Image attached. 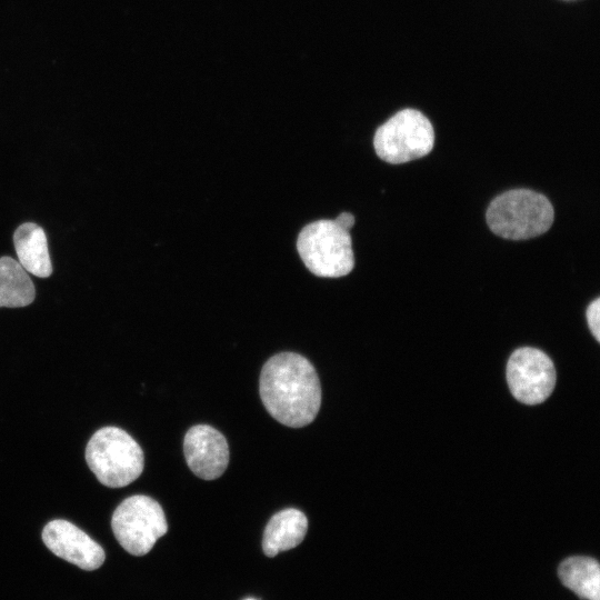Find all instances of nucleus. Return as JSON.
<instances>
[{
	"mask_svg": "<svg viewBox=\"0 0 600 600\" xmlns=\"http://www.w3.org/2000/svg\"><path fill=\"white\" fill-rule=\"evenodd\" d=\"M558 574L564 587L581 599L600 600V568L590 557H570L563 560Z\"/></svg>",
	"mask_w": 600,
	"mask_h": 600,
	"instance_id": "nucleus-12",
	"label": "nucleus"
},
{
	"mask_svg": "<svg viewBox=\"0 0 600 600\" xmlns=\"http://www.w3.org/2000/svg\"><path fill=\"white\" fill-rule=\"evenodd\" d=\"M554 211L549 199L533 190L512 189L489 204L486 220L490 230L504 239L524 240L547 232Z\"/></svg>",
	"mask_w": 600,
	"mask_h": 600,
	"instance_id": "nucleus-3",
	"label": "nucleus"
},
{
	"mask_svg": "<svg viewBox=\"0 0 600 600\" xmlns=\"http://www.w3.org/2000/svg\"><path fill=\"white\" fill-rule=\"evenodd\" d=\"M111 528L120 546L133 556L148 553L168 530L161 506L143 494L124 499L114 510Z\"/></svg>",
	"mask_w": 600,
	"mask_h": 600,
	"instance_id": "nucleus-6",
	"label": "nucleus"
},
{
	"mask_svg": "<svg viewBox=\"0 0 600 600\" xmlns=\"http://www.w3.org/2000/svg\"><path fill=\"white\" fill-rule=\"evenodd\" d=\"M506 373L512 396L529 406L547 400L556 386L552 360L543 351L531 347L519 348L511 353Z\"/></svg>",
	"mask_w": 600,
	"mask_h": 600,
	"instance_id": "nucleus-7",
	"label": "nucleus"
},
{
	"mask_svg": "<svg viewBox=\"0 0 600 600\" xmlns=\"http://www.w3.org/2000/svg\"><path fill=\"white\" fill-rule=\"evenodd\" d=\"M188 467L199 478H219L229 463V447L224 436L208 424L191 427L183 439Z\"/></svg>",
	"mask_w": 600,
	"mask_h": 600,
	"instance_id": "nucleus-9",
	"label": "nucleus"
},
{
	"mask_svg": "<svg viewBox=\"0 0 600 600\" xmlns=\"http://www.w3.org/2000/svg\"><path fill=\"white\" fill-rule=\"evenodd\" d=\"M308 530L306 514L296 509H283L268 521L262 539V549L268 557L296 548L302 542Z\"/></svg>",
	"mask_w": 600,
	"mask_h": 600,
	"instance_id": "nucleus-10",
	"label": "nucleus"
},
{
	"mask_svg": "<svg viewBox=\"0 0 600 600\" xmlns=\"http://www.w3.org/2000/svg\"><path fill=\"white\" fill-rule=\"evenodd\" d=\"M247 600H253V599H247Z\"/></svg>",
	"mask_w": 600,
	"mask_h": 600,
	"instance_id": "nucleus-15",
	"label": "nucleus"
},
{
	"mask_svg": "<svg viewBox=\"0 0 600 600\" xmlns=\"http://www.w3.org/2000/svg\"><path fill=\"white\" fill-rule=\"evenodd\" d=\"M260 397L280 423L301 428L311 423L321 406V386L311 362L294 352L271 357L260 374Z\"/></svg>",
	"mask_w": 600,
	"mask_h": 600,
	"instance_id": "nucleus-1",
	"label": "nucleus"
},
{
	"mask_svg": "<svg viewBox=\"0 0 600 600\" xmlns=\"http://www.w3.org/2000/svg\"><path fill=\"white\" fill-rule=\"evenodd\" d=\"M86 460L100 483L109 488L133 482L144 466L141 447L117 427H104L93 433L86 448Z\"/></svg>",
	"mask_w": 600,
	"mask_h": 600,
	"instance_id": "nucleus-4",
	"label": "nucleus"
},
{
	"mask_svg": "<svg viewBox=\"0 0 600 600\" xmlns=\"http://www.w3.org/2000/svg\"><path fill=\"white\" fill-rule=\"evenodd\" d=\"M47 548L59 558L83 570H96L104 562L102 547L73 523L56 519L42 530Z\"/></svg>",
	"mask_w": 600,
	"mask_h": 600,
	"instance_id": "nucleus-8",
	"label": "nucleus"
},
{
	"mask_svg": "<svg viewBox=\"0 0 600 600\" xmlns=\"http://www.w3.org/2000/svg\"><path fill=\"white\" fill-rule=\"evenodd\" d=\"M434 144V130L430 120L419 110L398 111L373 137L377 156L383 161L400 164L430 153Z\"/></svg>",
	"mask_w": 600,
	"mask_h": 600,
	"instance_id": "nucleus-5",
	"label": "nucleus"
},
{
	"mask_svg": "<svg viewBox=\"0 0 600 600\" xmlns=\"http://www.w3.org/2000/svg\"><path fill=\"white\" fill-rule=\"evenodd\" d=\"M18 262L29 273L48 278L52 273L48 240L44 230L34 222H24L13 232Z\"/></svg>",
	"mask_w": 600,
	"mask_h": 600,
	"instance_id": "nucleus-11",
	"label": "nucleus"
},
{
	"mask_svg": "<svg viewBox=\"0 0 600 600\" xmlns=\"http://www.w3.org/2000/svg\"><path fill=\"white\" fill-rule=\"evenodd\" d=\"M34 286L21 264L11 257L0 258V308H21L32 303Z\"/></svg>",
	"mask_w": 600,
	"mask_h": 600,
	"instance_id": "nucleus-13",
	"label": "nucleus"
},
{
	"mask_svg": "<svg viewBox=\"0 0 600 600\" xmlns=\"http://www.w3.org/2000/svg\"><path fill=\"white\" fill-rule=\"evenodd\" d=\"M587 322L591 333L600 341V299H594L586 310Z\"/></svg>",
	"mask_w": 600,
	"mask_h": 600,
	"instance_id": "nucleus-14",
	"label": "nucleus"
},
{
	"mask_svg": "<svg viewBox=\"0 0 600 600\" xmlns=\"http://www.w3.org/2000/svg\"><path fill=\"white\" fill-rule=\"evenodd\" d=\"M354 217L342 212L336 219H322L304 226L297 240L298 253L308 270L324 278H339L354 267L350 229Z\"/></svg>",
	"mask_w": 600,
	"mask_h": 600,
	"instance_id": "nucleus-2",
	"label": "nucleus"
}]
</instances>
